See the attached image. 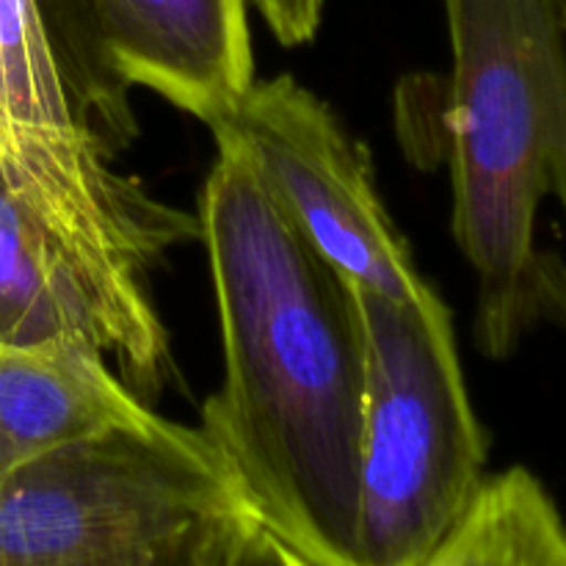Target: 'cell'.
Listing matches in <instances>:
<instances>
[{"instance_id": "7c38bea8", "label": "cell", "mask_w": 566, "mask_h": 566, "mask_svg": "<svg viewBox=\"0 0 566 566\" xmlns=\"http://www.w3.org/2000/svg\"><path fill=\"white\" fill-rule=\"evenodd\" d=\"M230 566H315L298 551H293L285 539L265 528L263 523L254 525L241 542Z\"/></svg>"}, {"instance_id": "5b68a950", "label": "cell", "mask_w": 566, "mask_h": 566, "mask_svg": "<svg viewBox=\"0 0 566 566\" xmlns=\"http://www.w3.org/2000/svg\"><path fill=\"white\" fill-rule=\"evenodd\" d=\"M0 180L99 302L133 296L186 235L182 210L108 164L39 0H0Z\"/></svg>"}, {"instance_id": "9c48e42d", "label": "cell", "mask_w": 566, "mask_h": 566, "mask_svg": "<svg viewBox=\"0 0 566 566\" xmlns=\"http://www.w3.org/2000/svg\"><path fill=\"white\" fill-rule=\"evenodd\" d=\"M0 346L97 348L114 359L97 304L39 227L31 210L0 180Z\"/></svg>"}, {"instance_id": "8992f818", "label": "cell", "mask_w": 566, "mask_h": 566, "mask_svg": "<svg viewBox=\"0 0 566 566\" xmlns=\"http://www.w3.org/2000/svg\"><path fill=\"white\" fill-rule=\"evenodd\" d=\"M205 127L247 158L287 221L348 282L390 298L434 291L381 205L365 147L296 77H254Z\"/></svg>"}, {"instance_id": "7a4b0ae2", "label": "cell", "mask_w": 566, "mask_h": 566, "mask_svg": "<svg viewBox=\"0 0 566 566\" xmlns=\"http://www.w3.org/2000/svg\"><path fill=\"white\" fill-rule=\"evenodd\" d=\"M451 39L453 241L479 282L475 346L506 359L566 335V263L536 243L542 199L566 208V33L553 0H442Z\"/></svg>"}, {"instance_id": "8fae6325", "label": "cell", "mask_w": 566, "mask_h": 566, "mask_svg": "<svg viewBox=\"0 0 566 566\" xmlns=\"http://www.w3.org/2000/svg\"><path fill=\"white\" fill-rule=\"evenodd\" d=\"M265 25L285 48H298L315 36L324 14V0H254Z\"/></svg>"}, {"instance_id": "4fadbf2b", "label": "cell", "mask_w": 566, "mask_h": 566, "mask_svg": "<svg viewBox=\"0 0 566 566\" xmlns=\"http://www.w3.org/2000/svg\"><path fill=\"white\" fill-rule=\"evenodd\" d=\"M556 3V14H558V22H562L564 33H566V0H553Z\"/></svg>"}, {"instance_id": "52a82bcc", "label": "cell", "mask_w": 566, "mask_h": 566, "mask_svg": "<svg viewBox=\"0 0 566 566\" xmlns=\"http://www.w3.org/2000/svg\"><path fill=\"white\" fill-rule=\"evenodd\" d=\"M105 64L210 125L254 81L243 0H88Z\"/></svg>"}, {"instance_id": "ba28073f", "label": "cell", "mask_w": 566, "mask_h": 566, "mask_svg": "<svg viewBox=\"0 0 566 566\" xmlns=\"http://www.w3.org/2000/svg\"><path fill=\"white\" fill-rule=\"evenodd\" d=\"M147 409L97 348L0 346V479L48 448Z\"/></svg>"}, {"instance_id": "3957f363", "label": "cell", "mask_w": 566, "mask_h": 566, "mask_svg": "<svg viewBox=\"0 0 566 566\" xmlns=\"http://www.w3.org/2000/svg\"><path fill=\"white\" fill-rule=\"evenodd\" d=\"M258 523L205 431L153 409L0 479V566H230Z\"/></svg>"}, {"instance_id": "30bf717a", "label": "cell", "mask_w": 566, "mask_h": 566, "mask_svg": "<svg viewBox=\"0 0 566 566\" xmlns=\"http://www.w3.org/2000/svg\"><path fill=\"white\" fill-rule=\"evenodd\" d=\"M423 566H566V523L525 468L486 475L479 497Z\"/></svg>"}, {"instance_id": "6da1fadb", "label": "cell", "mask_w": 566, "mask_h": 566, "mask_svg": "<svg viewBox=\"0 0 566 566\" xmlns=\"http://www.w3.org/2000/svg\"><path fill=\"white\" fill-rule=\"evenodd\" d=\"M216 149L197 219L224 379L199 429L265 528L315 566H363L365 343L354 287L287 221L247 158Z\"/></svg>"}, {"instance_id": "277c9868", "label": "cell", "mask_w": 566, "mask_h": 566, "mask_svg": "<svg viewBox=\"0 0 566 566\" xmlns=\"http://www.w3.org/2000/svg\"><path fill=\"white\" fill-rule=\"evenodd\" d=\"M365 343L357 545L363 566H423L486 481V434L440 293L354 285Z\"/></svg>"}]
</instances>
